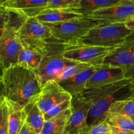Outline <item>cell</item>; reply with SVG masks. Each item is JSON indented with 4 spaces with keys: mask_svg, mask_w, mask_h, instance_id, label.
Returning a JSON list of instances; mask_svg holds the SVG:
<instances>
[{
    "mask_svg": "<svg viewBox=\"0 0 134 134\" xmlns=\"http://www.w3.org/2000/svg\"><path fill=\"white\" fill-rule=\"evenodd\" d=\"M2 81L5 99L22 108L36 98L42 88L34 71L18 64L4 70Z\"/></svg>",
    "mask_w": 134,
    "mask_h": 134,
    "instance_id": "obj_1",
    "label": "cell"
},
{
    "mask_svg": "<svg viewBox=\"0 0 134 134\" xmlns=\"http://www.w3.org/2000/svg\"><path fill=\"white\" fill-rule=\"evenodd\" d=\"M64 42L52 37L45 40V51L40 64L34 70L42 87L53 81L66 67L76 62L66 60L63 56Z\"/></svg>",
    "mask_w": 134,
    "mask_h": 134,
    "instance_id": "obj_2",
    "label": "cell"
},
{
    "mask_svg": "<svg viewBox=\"0 0 134 134\" xmlns=\"http://www.w3.org/2000/svg\"><path fill=\"white\" fill-rule=\"evenodd\" d=\"M133 35L134 31L127 28L124 23L104 24L91 28L74 42L85 45L115 48Z\"/></svg>",
    "mask_w": 134,
    "mask_h": 134,
    "instance_id": "obj_3",
    "label": "cell"
},
{
    "mask_svg": "<svg viewBox=\"0 0 134 134\" xmlns=\"http://www.w3.org/2000/svg\"><path fill=\"white\" fill-rule=\"evenodd\" d=\"M14 13L10 23L0 37V64L4 70L18 64V59L22 48L17 31L27 17Z\"/></svg>",
    "mask_w": 134,
    "mask_h": 134,
    "instance_id": "obj_4",
    "label": "cell"
},
{
    "mask_svg": "<svg viewBox=\"0 0 134 134\" xmlns=\"http://www.w3.org/2000/svg\"><path fill=\"white\" fill-rule=\"evenodd\" d=\"M43 24L49 27L53 37L64 43H69L82 37L93 27L105 23L92 18L81 17L56 23Z\"/></svg>",
    "mask_w": 134,
    "mask_h": 134,
    "instance_id": "obj_5",
    "label": "cell"
},
{
    "mask_svg": "<svg viewBox=\"0 0 134 134\" xmlns=\"http://www.w3.org/2000/svg\"><path fill=\"white\" fill-rule=\"evenodd\" d=\"M114 48L95 47L76 42L64 43L63 56L66 60L92 66L102 65L104 59Z\"/></svg>",
    "mask_w": 134,
    "mask_h": 134,
    "instance_id": "obj_6",
    "label": "cell"
},
{
    "mask_svg": "<svg viewBox=\"0 0 134 134\" xmlns=\"http://www.w3.org/2000/svg\"><path fill=\"white\" fill-rule=\"evenodd\" d=\"M103 65L120 68L125 79L134 80V35L113 49L104 59Z\"/></svg>",
    "mask_w": 134,
    "mask_h": 134,
    "instance_id": "obj_7",
    "label": "cell"
},
{
    "mask_svg": "<svg viewBox=\"0 0 134 134\" xmlns=\"http://www.w3.org/2000/svg\"><path fill=\"white\" fill-rule=\"evenodd\" d=\"M130 85L101 98L91 105L87 118L88 128L105 122L109 108L114 102L131 98Z\"/></svg>",
    "mask_w": 134,
    "mask_h": 134,
    "instance_id": "obj_8",
    "label": "cell"
},
{
    "mask_svg": "<svg viewBox=\"0 0 134 134\" xmlns=\"http://www.w3.org/2000/svg\"><path fill=\"white\" fill-rule=\"evenodd\" d=\"M133 16V0H120L115 5L94 12L87 18L105 24H114L125 23Z\"/></svg>",
    "mask_w": 134,
    "mask_h": 134,
    "instance_id": "obj_9",
    "label": "cell"
},
{
    "mask_svg": "<svg viewBox=\"0 0 134 134\" xmlns=\"http://www.w3.org/2000/svg\"><path fill=\"white\" fill-rule=\"evenodd\" d=\"M91 104L86 102L78 95L72 96L71 99V113L63 134H81L86 132L89 111Z\"/></svg>",
    "mask_w": 134,
    "mask_h": 134,
    "instance_id": "obj_10",
    "label": "cell"
},
{
    "mask_svg": "<svg viewBox=\"0 0 134 134\" xmlns=\"http://www.w3.org/2000/svg\"><path fill=\"white\" fill-rule=\"evenodd\" d=\"M72 99V96L64 90L59 83L51 81L42 87L37 97L38 107L44 115L64 101Z\"/></svg>",
    "mask_w": 134,
    "mask_h": 134,
    "instance_id": "obj_11",
    "label": "cell"
},
{
    "mask_svg": "<svg viewBox=\"0 0 134 134\" xmlns=\"http://www.w3.org/2000/svg\"><path fill=\"white\" fill-rule=\"evenodd\" d=\"M22 51L18 59V64L27 69L35 70L42 60L45 51V41H32L20 40Z\"/></svg>",
    "mask_w": 134,
    "mask_h": 134,
    "instance_id": "obj_12",
    "label": "cell"
},
{
    "mask_svg": "<svg viewBox=\"0 0 134 134\" xmlns=\"http://www.w3.org/2000/svg\"><path fill=\"white\" fill-rule=\"evenodd\" d=\"M20 40L43 41L52 37L50 30L35 18H27L18 30Z\"/></svg>",
    "mask_w": 134,
    "mask_h": 134,
    "instance_id": "obj_13",
    "label": "cell"
},
{
    "mask_svg": "<svg viewBox=\"0 0 134 134\" xmlns=\"http://www.w3.org/2000/svg\"><path fill=\"white\" fill-rule=\"evenodd\" d=\"M48 0H1V7L23 14L27 18H35L47 8Z\"/></svg>",
    "mask_w": 134,
    "mask_h": 134,
    "instance_id": "obj_14",
    "label": "cell"
},
{
    "mask_svg": "<svg viewBox=\"0 0 134 134\" xmlns=\"http://www.w3.org/2000/svg\"><path fill=\"white\" fill-rule=\"evenodd\" d=\"M125 79L123 71L120 68L101 65L88 80L85 89L99 87Z\"/></svg>",
    "mask_w": 134,
    "mask_h": 134,
    "instance_id": "obj_15",
    "label": "cell"
},
{
    "mask_svg": "<svg viewBox=\"0 0 134 134\" xmlns=\"http://www.w3.org/2000/svg\"><path fill=\"white\" fill-rule=\"evenodd\" d=\"M132 81L133 80L131 79H125L122 81L104 85V86H99V87L85 89L82 92L78 95L83 100L86 102H89L92 105L101 98L106 96L120 90L122 88L129 85Z\"/></svg>",
    "mask_w": 134,
    "mask_h": 134,
    "instance_id": "obj_16",
    "label": "cell"
},
{
    "mask_svg": "<svg viewBox=\"0 0 134 134\" xmlns=\"http://www.w3.org/2000/svg\"><path fill=\"white\" fill-rule=\"evenodd\" d=\"M99 66H93L68 79L59 82V85L71 96L80 94L85 90V85Z\"/></svg>",
    "mask_w": 134,
    "mask_h": 134,
    "instance_id": "obj_17",
    "label": "cell"
},
{
    "mask_svg": "<svg viewBox=\"0 0 134 134\" xmlns=\"http://www.w3.org/2000/svg\"><path fill=\"white\" fill-rule=\"evenodd\" d=\"M38 97V96H37ZM37 97L30 101L24 107L23 111L26 116L25 122L37 134H39L44 123V116L38 107Z\"/></svg>",
    "mask_w": 134,
    "mask_h": 134,
    "instance_id": "obj_18",
    "label": "cell"
},
{
    "mask_svg": "<svg viewBox=\"0 0 134 134\" xmlns=\"http://www.w3.org/2000/svg\"><path fill=\"white\" fill-rule=\"evenodd\" d=\"M83 17L81 14L71 10L45 9L35 18L43 23H56L68 20Z\"/></svg>",
    "mask_w": 134,
    "mask_h": 134,
    "instance_id": "obj_19",
    "label": "cell"
},
{
    "mask_svg": "<svg viewBox=\"0 0 134 134\" xmlns=\"http://www.w3.org/2000/svg\"><path fill=\"white\" fill-rule=\"evenodd\" d=\"M8 107L9 134H18L26 120L23 108L10 101L7 100Z\"/></svg>",
    "mask_w": 134,
    "mask_h": 134,
    "instance_id": "obj_20",
    "label": "cell"
},
{
    "mask_svg": "<svg viewBox=\"0 0 134 134\" xmlns=\"http://www.w3.org/2000/svg\"><path fill=\"white\" fill-rule=\"evenodd\" d=\"M71 113V109L66 110L55 117L46 120L39 134H63Z\"/></svg>",
    "mask_w": 134,
    "mask_h": 134,
    "instance_id": "obj_21",
    "label": "cell"
},
{
    "mask_svg": "<svg viewBox=\"0 0 134 134\" xmlns=\"http://www.w3.org/2000/svg\"><path fill=\"white\" fill-rule=\"evenodd\" d=\"M120 1V0H80V7L74 12L79 13L83 17H87L94 12L115 5Z\"/></svg>",
    "mask_w": 134,
    "mask_h": 134,
    "instance_id": "obj_22",
    "label": "cell"
},
{
    "mask_svg": "<svg viewBox=\"0 0 134 134\" xmlns=\"http://www.w3.org/2000/svg\"><path fill=\"white\" fill-rule=\"evenodd\" d=\"M105 122L111 126L126 131L134 132V121L123 115L109 113Z\"/></svg>",
    "mask_w": 134,
    "mask_h": 134,
    "instance_id": "obj_23",
    "label": "cell"
},
{
    "mask_svg": "<svg viewBox=\"0 0 134 134\" xmlns=\"http://www.w3.org/2000/svg\"><path fill=\"white\" fill-rule=\"evenodd\" d=\"M109 113L123 115L134 121V99L130 98L114 102L109 108Z\"/></svg>",
    "mask_w": 134,
    "mask_h": 134,
    "instance_id": "obj_24",
    "label": "cell"
},
{
    "mask_svg": "<svg viewBox=\"0 0 134 134\" xmlns=\"http://www.w3.org/2000/svg\"><path fill=\"white\" fill-rule=\"evenodd\" d=\"M93 67L92 65H87V64H81V63H76L72 65L66 67L65 69L56 77L53 79V81L59 83V82L64 80L68 79L72 77H74L76 75L79 74L81 72L88 69L89 68Z\"/></svg>",
    "mask_w": 134,
    "mask_h": 134,
    "instance_id": "obj_25",
    "label": "cell"
},
{
    "mask_svg": "<svg viewBox=\"0 0 134 134\" xmlns=\"http://www.w3.org/2000/svg\"><path fill=\"white\" fill-rule=\"evenodd\" d=\"M80 0H48L46 9L76 10L80 7Z\"/></svg>",
    "mask_w": 134,
    "mask_h": 134,
    "instance_id": "obj_26",
    "label": "cell"
},
{
    "mask_svg": "<svg viewBox=\"0 0 134 134\" xmlns=\"http://www.w3.org/2000/svg\"><path fill=\"white\" fill-rule=\"evenodd\" d=\"M0 134H9L8 107L6 99L0 104Z\"/></svg>",
    "mask_w": 134,
    "mask_h": 134,
    "instance_id": "obj_27",
    "label": "cell"
},
{
    "mask_svg": "<svg viewBox=\"0 0 134 134\" xmlns=\"http://www.w3.org/2000/svg\"><path fill=\"white\" fill-rule=\"evenodd\" d=\"M71 99H67V100L64 101V102H63L62 103H60V104H59L58 105H56L55 107H54L53 108L51 109L50 111H49L48 112L46 113L45 114H44V115H43V116H44L45 121L55 117L56 115H59V114L64 112V111L68 109H70Z\"/></svg>",
    "mask_w": 134,
    "mask_h": 134,
    "instance_id": "obj_28",
    "label": "cell"
},
{
    "mask_svg": "<svg viewBox=\"0 0 134 134\" xmlns=\"http://www.w3.org/2000/svg\"><path fill=\"white\" fill-rule=\"evenodd\" d=\"M86 134H112V132L110 125L105 121L88 128Z\"/></svg>",
    "mask_w": 134,
    "mask_h": 134,
    "instance_id": "obj_29",
    "label": "cell"
},
{
    "mask_svg": "<svg viewBox=\"0 0 134 134\" xmlns=\"http://www.w3.org/2000/svg\"><path fill=\"white\" fill-rule=\"evenodd\" d=\"M14 12L0 7V30L8 26L14 15Z\"/></svg>",
    "mask_w": 134,
    "mask_h": 134,
    "instance_id": "obj_30",
    "label": "cell"
},
{
    "mask_svg": "<svg viewBox=\"0 0 134 134\" xmlns=\"http://www.w3.org/2000/svg\"><path fill=\"white\" fill-rule=\"evenodd\" d=\"M18 134H37L26 124V122L24 123L23 126H22V128H21L20 131Z\"/></svg>",
    "mask_w": 134,
    "mask_h": 134,
    "instance_id": "obj_31",
    "label": "cell"
},
{
    "mask_svg": "<svg viewBox=\"0 0 134 134\" xmlns=\"http://www.w3.org/2000/svg\"><path fill=\"white\" fill-rule=\"evenodd\" d=\"M110 126V129H111L112 134H134V132L133 131H126L122 130L117 128L116 127Z\"/></svg>",
    "mask_w": 134,
    "mask_h": 134,
    "instance_id": "obj_32",
    "label": "cell"
},
{
    "mask_svg": "<svg viewBox=\"0 0 134 134\" xmlns=\"http://www.w3.org/2000/svg\"><path fill=\"white\" fill-rule=\"evenodd\" d=\"M5 99V92L3 82L2 80H0V104Z\"/></svg>",
    "mask_w": 134,
    "mask_h": 134,
    "instance_id": "obj_33",
    "label": "cell"
},
{
    "mask_svg": "<svg viewBox=\"0 0 134 134\" xmlns=\"http://www.w3.org/2000/svg\"><path fill=\"white\" fill-rule=\"evenodd\" d=\"M124 24L127 28L130 29L131 31H134V16L129 18Z\"/></svg>",
    "mask_w": 134,
    "mask_h": 134,
    "instance_id": "obj_34",
    "label": "cell"
},
{
    "mask_svg": "<svg viewBox=\"0 0 134 134\" xmlns=\"http://www.w3.org/2000/svg\"><path fill=\"white\" fill-rule=\"evenodd\" d=\"M130 90L131 92V98L134 99V80L131 81L130 85Z\"/></svg>",
    "mask_w": 134,
    "mask_h": 134,
    "instance_id": "obj_35",
    "label": "cell"
},
{
    "mask_svg": "<svg viewBox=\"0 0 134 134\" xmlns=\"http://www.w3.org/2000/svg\"><path fill=\"white\" fill-rule=\"evenodd\" d=\"M3 72H4V69L3 68L2 65L0 64V80H2L3 76Z\"/></svg>",
    "mask_w": 134,
    "mask_h": 134,
    "instance_id": "obj_36",
    "label": "cell"
},
{
    "mask_svg": "<svg viewBox=\"0 0 134 134\" xmlns=\"http://www.w3.org/2000/svg\"><path fill=\"white\" fill-rule=\"evenodd\" d=\"M5 29H1V30H0V37H1V35H2L3 33V31H4V30H5Z\"/></svg>",
    "mask_w": 134,
    "mask_h": 134,
    "instance_id": "obj_37",
    "label": "cell"
},
{
    "mask_svg": "<svg viewBox=\"0 0 134 134\" xmlns=\"http://www.w3.org/2000/svg\"><path fill=\"white\" fill-rule=\"evenodd\" d=\"M81 134H86V132H83V133H81Z\"/></svg>",
    "mask_w": 134,
    "mask_h": 134,
    "instance_id": "obj_38",
    "label": "cell"
},
{
    "mask_svg": "<svg viewBox=\"0 0 134 134\" xmlns=\"http://www.w3.org/2000/svg\"><path fill=\"white\" fill-rule=\"evenodd\" d=\"M1 0H0V7H1Z\"/></svg>",
    "mask_w": 134,
    "mask_h": 134,
    "instance_id": "obj_39",
    "label": "cell"
},
{
    "mask_svg": "<svg viewBox=\"0 0 134 134\" xmlns=\"http://www.w3.org/2000/svg\"><path fill=\"white\" fill-rule=\"evenodd\" d=\"M133 1H134V0H133Z\"/></svg>",
    "mask_w": 134,
    "mask_h": 134,
    "instance_id": "obj_40",
    "label": "cell"
}]
</instances>
